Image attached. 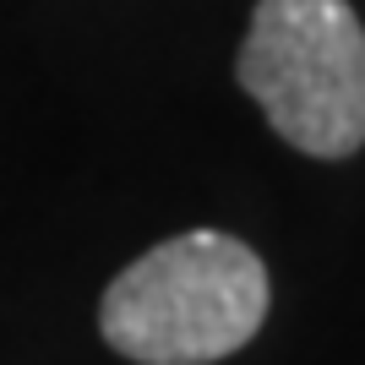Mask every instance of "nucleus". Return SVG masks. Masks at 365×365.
<instances>
[{
	"mask_svg": "<svg viewBox=\"0 0 365 365\" xmlns=\"http://www.w3.org/2000/svg\"><path fill=\"white\" fill-rule=\"evenodd\" d=\"M267 322V267L224 229H185L137 257L98 305V333L137 365H213Z\"/></svg>",
	"mask_w": 365,
	"mask_h": 365,
	"instance_id": "1",
	"label": "nucleus"
},
{
	"mask_svg": "<svg viewBox=\"0 0 365 365\" xmlns=\"http://www.w3.org/2000/svg\"><path fill=\"white\" fill-rule=\"evenodd\" d=\"M235 76L294 153L365 148V28L349 0H262Z\"/></svg>",
	"mask_w": 365,
	"mask_h": 365,
	"instance_id": "2",
	"label": "nucleus"
}]
</instances>
